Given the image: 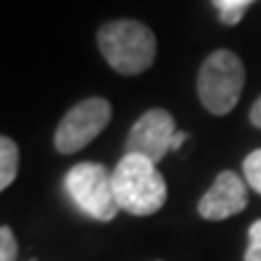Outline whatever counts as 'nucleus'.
<instances>
[{"label": "nucleus", "mask_w": 261, "mask_h": 261, "mask_svg": "<svg viewBox=\"0 0 261 261\" xmlns=\"http://www.w3.org/2000/svg\"><path fill=\"white\" fill-rule=\"evenodd\" d=\"M114 196L121 211L145 218L158 213L167 201V181L155 162L143 155H123L112 172Z\"/></svg>", "instance_id": "1"}, {"label": "nucleus", "mask_w": 261, "mask_h": 261, "mask_svg": "<svg viewBox=\"0 0 261 261\" xmlns=\"http://www.w3.org/2000/svg\"><path fill=\"white\" fill-rule=\"evenodd\" d=\"M97 44L104 61L119 75H140L155 63L158 39L138 19H112L99 27Z\"/></svg>", "instance_id": "2"}, {"label": "nucleus", "mask_w": 261, "mask_h": 261, "mask_svg": "<svg viewBox=\"0 0 261 261\" xmlns=\"http://www.w3.org/2000/svg\"><path fill=\"white\" fill-rule=\"evenodd\" d=\"M244 90V65L234 51L218 48L198 68L196 92L213 116H225L237 107Z\"/></svg>", "instance_id": "3"}, {"label": "nucleus", "mask_w": 261, "mask_h": 261, "mask_svg": "<svg viewBox=\"0 0 261 261\" xmlns=\"http://www.w3.org/2000/svg\"><path fill=\"white\" fill-rule=\"evenodd\" d=\"M63 187L75 208L92 220L112 223L121 208L114 196L112 172L99 162H77L65 172Z\"/></svg>", "instance_id": "4"}, {"label": "nucleus", "mask_w": 261, "mask_h": 261, "mask_svg": "<svg viewBox=\"0 0 261 261\" xmlns=\"http://www.w3.org/2000/svg\"><path fill=\"white\" fill-rule=\"evenodd\" d=\"M112 121V104L104 97H87L70 107L54 133V145L61 155H73L87 148Z\"/></svg>", "instance_id": "5"}, {"label": "nucleus", "mask_w": 261, "mask_h": 261, "mask_svg": "<svg viewBox=\"0 0 261 261\" xmlns=\"http://www.w3.org/2000/svg\"><path fill=\"white\" fill-rule=\"evenodd\" d=\"M177 136L174 116L167 109H150L130 126L126 138L128 155H143L160 165L167 152H172V140Z\"/></svg>", "instance_id": "6"}, {"label": "nucleus", "mask_w": 261, "mask_h": 261, "mask_svg": "<svg viewBox=\"0 0 261 261\" xmlns=\"http://www.w3.org/2000/svg\"><path fill=\"white\" fill-rule=\"evenodd\" d=\"M247 179L234 174L230 169L220 172L211 189L201 196L198 201V215L203 220H227L232 215L242 213L247 203H249V194H247Z\"/></svg>", "instance_id": "7"}, {"label": "nucleus", "mask_w": 261, "mask_h": 261, "mask_svg": "<svg viewBox=\"0 0 261 261\" xmlns=\"http://www.w3.org/2000/svg\"><path fill=\"white\" fill-rule=\"evenodd\" d=\"M17 172H19L17 143L10 138V136H3V138H0V189H3V191L10 189V184L17 177Z\"/></svg>", "instance_id": "8"}, {"label": "nucleus", "mask_w": 261, "mask_h": 261, "mask_svg": "<svg viewBox=\"0 0 261 261\" xmlns=\"http://www.w3.org/2000/svg\"><path fill=\"white\" fill-rule=\"evenodd\" d=\"M211 3H213L215 10H218L220 22L227 24V27H232V24H237V22L244 17L247 8L252 5L254 0H211Z\"/></svg>", "instance_id": "9"}, {"label": "nucleus", "mask_w": 261, "mask_h": 261, "mask_svg": "<svg viewBox=\"0 0 261 261\" xmlns=\"http://www.w3.org/2000/svg\"><path fill=\"white\" fill-rule=\"evenodd\" d=\"M242 172L249 189H254L256 194H261V148L249 152L242 162Z\"/></svg>", "instance_id": "10"}, {"label": "nucleus", "mask_w": 261, "mask_h": 261, "mask_svg": "<svg viewBox=\"0 0 261 261\" xmlns=\"http://www.w3.org/2000/svg\"><path fill=\"white\" fill-rule=\"evenodd\" d=\"M0 261H17V240L8 225L0 227Z\"/></svg>", "instance_id": "11"}, {"label": "nucleus", "mask_w": 261, "mask_h": 261, "mask_svg": "<svg viewBox=\"0 0 261 261\" xmlns=\"http://www.w3.org/2000/svg\"><path fill=\"white\" fill-rule=\"evenodd\" d=\"M247 234H249V244L244 252V261H261V220H254Z\"/></svg>", "instance_id": "12"}, {"label": "nucleus", "mask_w": 261, "mask_h": 261, "mask_svg": "<svg viewBox=\"0 0 261 261\" xmlns=\"http://www.w3.org/2000/svg\"><path fill=\"white\" fill-rule=\"evenodd\" d=\"M249 121H252V126L261 128V97L252 104V109H249Z\"/></svg>", "instance_id": "13"}, {"label": "nucleus", "mask_w": 261, "mask_h": 261, "mask_svg": "<svg viewBox=\"0 0 261 261\" xmlns=\"http://www.w3.org/2000/svg\"><path fill=\"white\" fill-rule=\"evenodd\" d=\"M189 138V133H184V130H177V136H174V140H172V150H179L181 145H184V140Z\"/></svg>", "instance_id": "14"}]
</instances>
